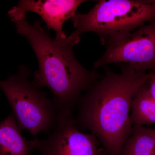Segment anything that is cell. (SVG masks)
Wrapping results in <instances>:
<instances>
[{
  "mask_svg": "<svg viewBox=\"0 0 155 155\" xmlns=\"http://www.w3.org/2000/svg\"><path fill=\"white\" fill-rule=\"evenodd\" d=\"M121 72L107 66L104 74L81 95L75 124L96 136L109 155H120L131 135V106L134 96L149 79L150 72H137L128 64H117Z\"/></svg>",
  "mask_w": 155,
  "mask_h": 155,
  "instance_id": "obj_1",
  "label": "cell"
},
{
  "mask_svg": "<svg viewBox=\"0 0 155 155\" xmlns=\"http://www.w3.org/2000/svg\"><path fill=\"white\" fill-rule=\"evenodd\" d=\"M14 22L17 33L27 39L37 58L38 69L32 82L38 88L49 90L58 115L73 116L82 92L102 75L84 67L74 54V45L67 38L58 41L51 37L39 20L31 25L22 17Z\"/></svg>",
  "mask_w": 155,
  "mask_h": 155,
  "instance_id": "obj_2",
  "label": "cell"
},
{
  "mask_svg": "<svg viewBox=\"0 0 155 155\" xmlns=\"http://www.w3.org/2000/svg\"><path fill=\"white\" fill-rule=\"evenodd\" d=\"M75 30L67 39L80 42L82 34L93 32L104 45L111 34L133 31L155 19V0H101L86 13H77L72 19Z\"/></svg>",
  "mask_w": 155,
  "mask_h": 155,
  "instance_id": "obj_3",
  "label": "cell"
},
{
  "mask_svg": "<svg viewBox=\"0 0 155 155\" xmlns=\"http://www.w3.org/2000/svg\"><path fill=\"white\" fill-rule=\"evenodd\" d=\"M30 69L19 67L17 75L0 81V88L6 96L21 130H28L35 138L40 132L49 134L54 127L58 114L52 99L29 80Z\"/></svg>",
  "mask_w": 155,
  "mask_h": 155,
  "instance_id": "obj_4",
  "label": "cell"
},
{
  "mask_svg": "<svg viewBox=\"0 0 155 155\" xmlns=\"http://www.w3.org/2000/svg\"><path fill=\"white\" fill-rule=\"evenodd\" d=\"M103 45L105 51L94 62V69L122 63L137 72H155V19L133 31L111 34Z\"/></svg>",
  "mask_w": 155,
  "mask_h": 155,
  "instance_id": "obj_5",
  "label": "cell"
},
{
  "mask_svg": "<svg viewBox=\"0 0 155 155\" xmlns=\"http://www.w3.org/2000/svg\"><path fill=\"white\" fill-rule=\"evenodd\" d=\"M31 141L40 155H109L96 136L78 128L73 116L58 115L48 136Z\"/></svg>",
  "mask_w": 155,
  "mask_h": 155,
  "instance_id": "obj_6",
  "label": "cell"
},
{
  "mask_svg": "<svg viewBox=\"0 0 155 155\" xmlns=\"http://www.w3.org/2000/svg\"><path fill=\"white\" fill-rule=\"evenodd\" d=\"M84 0H21L17 5L8 11L12 22L26 17V13L32 12L38 14L49 29L55 31V38L58 41L67 38L63 31V25L75 16L78 8Z\"/></svg>",
  "mask_w": 155,
  "mask_h": 155,
  "instance_id": "obj_7",
  "label": "cell"
},
{
  "mask_svg": "<svg viewBox=\"0 0 155 155\" xmlns=\"http://www.w3.org/2000/svg\"><path fill=\"white\" fill-rule=\"evenodd\" d=\"M14 114L0 121V155H31L35 149L21 133Z\"/></svg>",
  "mask_w": 155,
  "mask_h": 155,
  "instance_id": "obj_8",
  "label": "cell"
},
{
  "mask_svg": "<svg viewBox=\"0 0 155 155\" xmlns=\"http://www.w3.org/2000/svg\"><path fill=\"white\" fill-rule=\"evenodd\" d=\"M130 119L133 126L155 125V100L150 94L147 81L138 89L134 97Z\"/></svg>",
  "mask_w": 155,
  "mask_h": 155,
  "instance_id": "obj_9",
  "label": "cell"
},
{
  "mask_svg": "<svg viewBox=\"0 0 155 155\" xmlns=\"http://www.w3.org/2000/svg\"><path fill=\"white\" fill-rule=\"evenodd\" d=\"M155 129L133 126L131 135L122 147L120 155H154Z\"/></svg>",
  "mask_w": 155,
  "mask_h": 155,
  "instance_id": "obj_10",
  "label": "cell"
},
{
  "mask_svg": "<svg viewBox=\"0 0 155 155\" xmlns=\"http://www.w3.org/2000/svg\"><path fill=\"white\" fill-rule=\"evenodd\" d=\"M150 72V76L147 82L149 90L151 96L155 100V72Z\"/></svg>",
  "mask_w": 155,
  "mask_h": 155,
  "instance_id": "obj_11",
  "label": "cell"
},
{
  "mask_svg": "<svg viewBox=\"0 0 155 155\" xmlns=\"http://www.w3.org/2000/svg\"><path fill=\"white\" fill-rule=\"evenodd\" d=\"M153 142H154V155H155V132L154 136Z\"/></svg>",
  "mask_w": 155,
  "mask_h": 155,
  "instance_id": "obj_12",
  "label": "cell"
}]
</instances>
